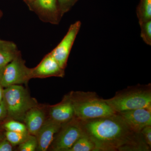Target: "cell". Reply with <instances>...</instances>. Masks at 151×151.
<instances>
[{
    "mask_svg": "<svg viewBox=\"0 0 151 151\" xmlns=\"http://www.w3.org/2000/svg\"><path fill=\"white\" fill-rule=\"evenodd\" d=\"M83 121L85 132L94 143L95 151L150 150L140 132H133L118 113Z\"/></svg>",
    "mask_w": 151,
    "mask_h": 151,
    "instance_id": "cell-1",
    "label": "cell"
},
{
    "mask_svg": "<svg viewBox=\"0 0 151 151\" xmlns=\"http://www.w3.org/2000/svg\"><path fill=\"white\" fill-rule=\"evenodd\" d=\"M104 100L116 113L138 108H151V84L129 86L116 92L112 98Z\"/></svg>",
    "mask_w": 151,
    "mask_h": 151,
    "instance_id": "cell-2",
    "label": "cell"
},
{
    "mask_svg": "<svg viewBox=\"0 0 151 151\" xmlns=\"http://www.w3.org/2000/svg\"><path fill=\"white\" fill-rule=\"evenodd\" d=\"M75 116L82 121L111 116L116 113L94 92H78L70 94Z\"/></svg>",
    "mask_w": 151,
    "mask_h": 151,
    "instance_id": "cell-3",
    "label": "cell"
},
{
    "mask_svg": "<svg viewBox=\"0 0 151 151\" xmlns=\"http://www.w3.org/2000/svg\"><path fill=\"white\" fill-rule=\"evenodd\" d=\"M3 101L7 114L16 120H22L28 111L35 107V103L32 99L23 86L11 85L4 90Z\"/></svg>",
    "mask_w": 151,
    "mask_h": 151,
    "instance_id": "cell-4",
    "label": "cell"
},
{
    "mask_svg": "<svg viewBox=\"0 0 151 151\" xmlns=\"http://www.w3.org/2000/svg\"><path fill=\"white\" fill-rule=\"evenodd\" d=\"M53 144L55 151H68L85 133L83 121L75 116L62 124Z\"/></svg>",
    "mask_w": 151,
    "mask_h": 151,
    "instance_id": "cell-5",
    "label": "cell"
},
{
    "mask_svg": "<svg viewBox=\"0 0 151 151\" xmlns=\"http://www.w3.org/2000/svg\"><path fill=\"white\" fill-rule=\"evenodd\" d=\"M31 78V69L25 65L20 53L1 70V83L3 87L24 84Z\"/></svg>",
    "mask_w": 151,
    "mask_h": 151,
    "instance_id": "cell-6",
    "label": "cell"
},
{
    "mask_svg": "<svg viewBox=\"0 0 151 151\" xmlns=\"http://www.w3.org/2000/svg\"><path fill=\"white\" fill-rule=\"evenodd\" d=\"M81 23L79 21L70 25L67 33L57 46L50 52L60 67L65 69L71 49L78 35Z\"/></svg>",
    "mask_w": 151,
    "mask_h": 151,
    "instance_id": "cell-7",
    "label": "cell"
},
{
    "mask_svg": "<svg viewBox=\"0 0 151 151\" xmlns=\"http://www.w3.org/2000/svg\"><path fill=\"white\" fill-rule=\"evenodd\" d=\"M117 113L136 133H140L145 127L151 126V108H138Z\"/></svg>",
    "mask_w": 151,
    "mask_h": 151,
    "instance_id": "cell-8",
    "label": "cell"
},
{
    "mask_svg": "<svg viewBox=\"0 0 151 151\" xmlns=\"http://www.w3.org/2000/svg\"><path fill=\"white\" fill-rule=\"evenodd\" d=\"M64 75V69L60 67L50 52L47 55L37 67L31 69L32 78L52 76L63 77Z\"/></svg>",
    "mask_w": 151,
    "mask_h": 151,
    "instance_id": "cell-9",
    "label": "cell"
},
{
    "mask_svg": "<svg viewBox=\"0 0 151 151\" xmlns=\"http://www.w3.org/2000/svg\"><path fill=\"white\" fill-rule=\"evenodd\" d=\"M37 14L41 19L52 24H57L61 17L57 0H35Z\"/></svg>",
    "mask_w": 151,
    "mask_h": 151,
    "instance_id": "cell-10",
    "label": "cell"
},
{
    "mask_svg": "<svg viewBox=\"0 0 151 151\" xmlns=\"http://www.w3.org/2000/svg\"><path fill=\"white\" fill-rule=\"evenodd\" d=\"M49 114L51 120L62 124L75 117L74 108L70 95L65 96L60 103L52 107Z\"/></svg>",
    "mask_w": 151,
    "mask_h": 151,
    "instance_id": "cell-11",
    "label": "cell"
},
{
    "mask_svg": "<svg viewBox=\"0 0 151 151\" xmlns=\"http://www.w3.org/2000/svg\"><path fill=\"white\" fill-rule=\"evenodd\" d=\"M62 125L51 119L44 123L36 135L38 150H47L53 140L54 135L58 132Z\"/></svg>",
    "mask_w": 151,
    "mask_h": 151,
    "instance_id": "cell-12",
    "label": "cell"
},
{
    "mask_svg": "<svg viewBox=\"0 0 151 151\" xmlns=\"http://www.w3.org/2000/svg\"><path fill=\"white\" fill-rule=\"evenodd\" d=\"M45 119V115L41 109L34 107L29 110L25 116L24 121L29 134L36 136L44 124Z\"/></svg>",
    "mask_w": 151,
    "mask_h": 151,
    "instance_id": "cell-13",
    "label": "cell"
},
{
    "mask_svg": "<svg viewBox=\"0 0 151 151\" xmlns=\"http://www.w3.org/2000/svg\"><path fill=\"white\" fill-rule=\"evenodd\" d=\"M19 53L17 47L14 42L0 39V70Z\"/></svg>",
    "mask_w": 151,
    "mask_h": 151,
    "instance_id": "cell-14",
    "label": "cell"
},
{
    "mask_svg": "<svg viewBox=\"0 0 151 151\" xmlns=\"http://www.w3.org/2000/svg\"><path fill=\"white\" fill-rule=\"evenodd\" d=\"M68 151H95V146L85 131Z\"/></svg>",
    "mask_w": 151,
    "mask_h": 151,
    "instance_id": "cell-15",
    "label": "cell"
},
{
    "mask_svg": "<svg viewBox=\"0 0 151 151\" xmlns=\"http://www.w3.org/2000/svg\"><path fill=\"white\" fill-rule=\"evenodd\" d=\"M139 24L151 20V0H141L137 9Z\"/></svg>",
    "mask_w": 151,
    "mask_h": 151,
    "instance_id": "cell-16",
    "label": "cell"
},
{
    "mask_svg": "<svg viewBox=\"0 0 151 151\" xmlns=\"http://www.w3.org/2000/svg\"><path fill=\"white\" fill-rule=\"evenodd\" d=\"M28 132H18L6 131L5 133L7 140L9 141L12 146L19 145L23 142L29 137Z\"/></svg>",
    "mask_w": 151,
    "mask_h": 151,
    "instance_id": "cell-17",
    "label": "cell"
},
{
    "mask_svg": "<svg viewBox=\"0 0 151 151\" xmlns=\"http://www.w3.org/2000/svg\"><path fill=\"white\" fill-rule=\"evenodd\" d=\"M37 141L36 137L30 135L23 142L20 144L19 150L21 151H34L37 148Z\"/></svg>",
    "mask_w": 151,
    "mask_h": 151,
    "instance_id": "cell-18",
    "label": "cell"
},
{
    "mask_svg": "<svg viewBox=\"0 0 151 151\" xmlns=\"http://www.w3.org/2000/svg\"><path fill=\"white\" fill-rule=\"evenodd\" d=\"M141 32V37L144 42L148 45H151V20L139 24Z\"/></svg>",
    "mask_w": 151,
    "mask_h": 151,
    "instance_id": "cell-19",
    "label": "cell"
},
{
    "mask_svg": "<svg viewBox=\"0 0 151 151\" xmlns=\"http://www.w3.org/2000/svg\"><path fill=\"white\" fill-rule=\"evenodd\" d=\"M4 127L7 131L18 132H28L25 125L20 122L13 120L6 122L4 124Z\"/></svg>",
    "mask_w": 151,
    "mask_h": 151,
    "instance_id": "cell-20",
    "label": "cell"
},
{
    "mask_svg": "<svg viewBox=\"0 0 151 151\" xmlns=\"http://www.w3.org/2000/svg\"><path fill=\"white\" fill-rule=\"evenodd\" d=\"M77 0H58V7L61 17L72 7Z\"/></svg>",
    "mask_w": 151,
    "mask_h": 151,
    "instance_id": "cell-21",
    "label": "cell"
},
{
    "mask_svg": "<svg viewBox=\"0 0 151 151\" xmlns=\"http://www.w3.org/2000/svg\"><path fill=\"white\" fill-rule=\"evenodd\" d=\"M140 133L145 142L151 148V126H147L143 128Z\"/></svg>",
    "mask_w": 151,
    "mask_h": 151,
    "instance_id": "cell-22",
    "label": "cell"
},
{
    "mask_svg": "<svg viewBox=\"0 0 151 151\" xmlns=\"http://www.w3.org/2000/svg\"><path fill=\"white\" fill-rule=\"evenodd\" d=\"M12 151V145L7 140L0 142V151Z\"/></svg>",
    "mask_w": 151,
    "mask_h": 151,
    "instance_id": "cell-23",
    "label": "cell"
},
{
    "mask_svg": "<svg viewBox=\"0 0 151 151\" xmlns=\"http://www.w3.org/2000/svg\"><path fill=\"white\" fill-rule=\"evenodd\" d=\"M7 114V111L5 104L2 100L0 102V119L4 118L6 116Z\"/></svg>",
    "mask_w": 151,
    "mask_h": 151,
    "instance_id": "cell-24",
    "label": "cell"
},
{
    "mask_svg": "<svg viewBox=\"0 0 151 151\" xmlns=\"http://www.w3.org/2000/svg\"><path fill=\"white\" fill-rule=\"evenodd\" d=\"M1 70H0V102L3 100V94H4V90L3 89V87L2 86L1 84Z\"/></svg>",
    "mask_w": 151,
    "mask_h": 151,
    "instance_id": "cell-25",
    "label": "cell"
},
{
    "mask_svg": "<svg viewBox=\"0 0 151 151\" xmlns=\"http://www.w3.org/2000/svg\"><path fill=\"white\" fill-rule=\"evenodd\" d=\"M29 1H30L32 2V1H34L35 0H29Z\"/></svg>",
    "mask_w": 151,
    "mask_h": 151,
    "instance_id": "cell-26",
    "label": "cell"
},
{
    "mask_svg": "<svg viewBox=\"0 0 151 151\" xmlns=\"http://www.w3.org/2000/svg\"><path fill=\"white\" fill-rule=\"evenodd\" d=\"M1 13H0V17L1 16Z\"/></svg>",
    "mask_w": 151,
    "mask_h": 151,
    "instance_id": "cell-27",
    "label": "cell"
}]
</instances>
